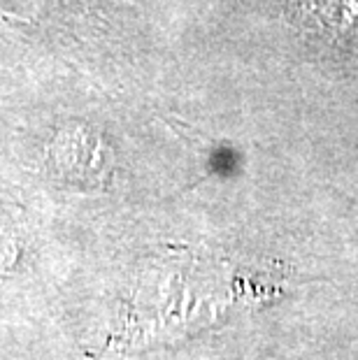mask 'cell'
Instances as JSON below:
<instances>
[{
  "label": "cell",
  "instance_id": "6da1fadb",
  "mask_svg": "<svg viewBox=\"0 0 358 360\" xmlns=\"http://www.w3.org/2000/svg\"><path fill=\"white\" fill-rule=\"evenodd\" d=\"M47 165L68 184H98L108 174V144L84 126L65 128L49 144Z\"/></svg>",
  "mask_w": 358,
  "mask_h": 360
}]
</instances>
